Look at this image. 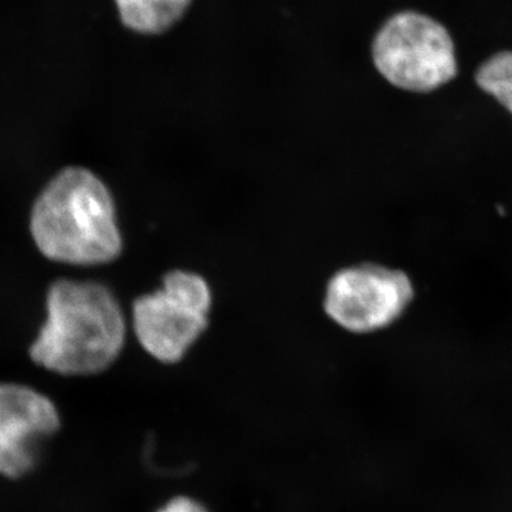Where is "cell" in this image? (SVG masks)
Masks as SVG:
<instances>
[{
	"instance_id": "6da1fadb",
	"label": "cell",
	"mask_w": 512,
	"mask_h": 512,
	"mask_svg": "<svg viewBox=\"0 0 512 512\" xmlns=\"http://www.w3.org/2000/svg\"><path fill=\"white\" fill-rule=\"evenodd\" d=\"M126 319L117 296L98 281L59 279L48 287L46 319L31 361L61 376L104 373L123 352Z\"/></svg>"
},
{
	"instance_id": "7a4b0ae2",
	"label": "cell",
	"mask_w": 512,
	"mask_h": 512,
	"mask_svg": "<svg viewBox=\"0 0 512 512\" xmlns=\"http://www.w3.org/2000/svg\"><path fill=\"white\" fill-rule=\"evenodd\" d=\"M30 234L44 258L68 266L111 264L124 248L111 190L82 166L57 172L38 194Z\"/></svg>"
},
{
	"instance_id": "3957f363",
	"label": "cell",
	"mask_w": 512,
	"mask_h": 512,
	"mask_svg": "<svg viewBox=\"0 0 512 512\" xmlns=\"http://www.w3.org/2000/svg\"><path fill=\"white\" fill-rule=\"evenodd\" d=\"M371 61L389 85L426 94L457 78L456 46L437 19L405 10L388 17L371 42Z\"/></svg>"
},
{
	"instance_id": "277c9868",
	"label": "cell",
	"mask_w": 512,
	"mask_h": 512,
	"mask_svg": "<svg viewBox=\"0 0 512 512\" xmlns=\"http://www.w3.org/2000/svg\"><path fill=\"white\" fill-rule=\"evenodd\" d=\"M211 304L213 294L202 275L170 271L164 275L158 290L134 300V335L140 347L156 361L181 362L206 332Z\"/></svg>"
},
{
	"instance_id": "5b68a950",
	"label": "cell",
	"mask_w": 512,
	"mask_h": 512,
	"mask_svg": "<svg viewBox=\"0 0 512 512\" xmlns=\"http://www.w3.org/2000/svg\"><path fill=\"white\" fill-rule=\"evenodd\" d=\"M414 297L406 273L386 266L361 264L345 267L326 285V315L352 334H371L398 320Z\"/></svg>"
},
{
	"instance_id": "8992f818",
	"label": "cell",
	"mask_w": 512,
	"mask_h": 512,
	"mask_svg": "<svg viewBox=\"0 0 512 512\" xmlns=\"http://www.w3.org/2000/svg\"><path fill=\"white\" fill-rule=\"evenodd\" d=\"M61 416L46 394L22 383H0V476L19 479L36 470Z\"/></svg>"
},
{
	"instance_id": "52a82bcc",
	"label": "cell",
	"mask_w": 512,
	"mask_h": 512,
	"mask_svg": "<svg viewBox=\"0 0 512 512\" xmlns=\"http://www.w3.org/2000/svg\"><path fill=\"white\" fill-rule=\"evenodd\" d=\"M121 23L140 35L155 36L174 28L192 0H114Z\"/></svg>"
},
{
	"instance_id": "ba28073f",
	"label": "cell",
	"mask_w": 512,
	"mask_h": 512,
	"mask_svg": "<svg viewBox=\"0 0 512 512\" xmlns=\"http://www.w3.org/2000/svg\"><path fill=\"white\" fill-rule=\"evenodd\" d=\"M476 82L512 115V50L501 51L486 60L477 69Z\"/></svg>"
},
{
	"instance_id": "9c48e42d",
	"label": "cell",
	"mask_w": 512,
	"mask_h": 512,
	"mask_svg": "<svg viewBox=\"0 0 512 512\" xmlns=\"http://www.w3.org/2000/svg\"><path fill=\"white\" fill-rule=\"evenodd\" d=\"M156 512H209L204 505L196 499L179 496L170 499L163 507H160Z\"/></svg>"
}]
</instances>
